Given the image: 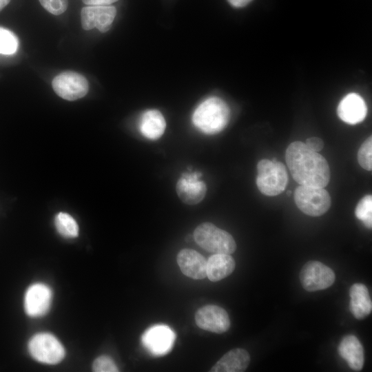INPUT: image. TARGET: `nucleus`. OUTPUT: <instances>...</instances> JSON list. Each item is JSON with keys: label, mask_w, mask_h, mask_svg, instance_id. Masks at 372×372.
<instances>
[{"label": "nucleus", "mask_w": 372, "mask_h": 372, "mask_svg": "<svg viewBox=\"0 0 372 372\" xmlns=\"http://www.w3.org/2000/svg\"><path fill=\"white\" fill-rule=\"evenodd\" d=\"M88 6H110L118 0H81Z\"/></svg>", "instance_id": "nucleus-28"}, {"label": "nucleus", "mask_w": 372, "mask_h": 372, "mask_svg": "<svg viewBox=\"0 0 372 372\" xmlns=\"http://www.w3.org/2000/svg\"><path fill=\"white\" fill-rule=\"evenodd\" d=\"M285 158L293 178L300 185L324 187L330 180L327 160L301 141L289 144Z\"/></svg>", "instance_id": "nucleus-1"}, {"label": "nucleus", "mask_w": 372, "mask_h": 372, "mask_svg": "<svg viewBox=\"0 0 372 372\" xmlns=\"http://www.w3.org/2000/svg\"><path fill=\"white\" fill-rule=\"evenodd\" d=\"M349 309L358 320L367 317L372 311V302L367 287L362 283L353 284L349 289Z\"/></svg>", "instance_id": "nucleus-18"}, {"label": "nucleus", "mask_w": 372, "mask_h": 372, "mask_svg": "<svg viewBox=\"0 0 372 372\" xmlns=\"http://www.w3.org/2000/svg\"><path fill=\"white\" fill-rule=\"evenodd\" d=\"M202 173L194 172L183 173L176 185V194L180 200L187 205H196L205 196L207 186L200 180Z\"/></svg>", "instance_id": "nucleus-11"}, {"label": "nucleus", "mask_w": 372, "mask_h": 372, "mask_svg": "<svg viewBox=\"0 0 372 372\" xmlns=\"http://www.w3.org/2000/svg\"><path fill=\"white\" fill-rule=\"evenodd\" d=\"M143 346L154 355L168 353L175 340L174 331L166 325H155L148 329L142 336Z\"/></svg>", "instance_id": "nucleus-13"}, {"label": "nucleus", "mask_w": 372, "mask_h": 372, "mask_svg": "<svg viewBox=\"0 0 372 372\" xmlns=\"http://www.w3.org/2000/svg\"><path fill=\"white\" fill-rule=\"evenodd\" d=\"M28 351L37 361L48 364L60 362L65 353L60 341L49 333L34 335L28 342Z\"/></svg>", "instance_id": "nucleus-6"}, {"label": "nucleus", "mask_w": 372, "mask_h": 372, "mask_svg": "<svg viewBox=\"0 0 372 372\" xmlns=\"http://www.w3.org/2000/svg\"><path fill=\"white\" fill-rule=\"evenodd\" d=\"M11 0H0V11H1Z\"/></svg>", "instance_id": "nucleus-30"}, {"label": "nucleus", "mask_w": 372, "mask_h": 372, "mask_svg": "<svg viewBox=\"0 0 372 372\" xmlns=\"http://www.w3.org/2000/svg\"><path fill=\"white\" fill-rule=\"evenodd\" d=\"M287 195L289 196L291 194V191L289 190V191L287 192Z\"/></svg>", "instance_id": "nucleus-31"}, {"label": "nucleus", "mask_w": 372, "mask_h": 372, "mask_svg": "<svg viewBox=\"0 0 372 372\" xmlns=\"http://www.w3.org/2000/svg\"><path fill=\"white\" fill-rule=\"evenodd\" d=\"M235 260L230 254H215L207 260L206 275L210 281H219L234 270Z\"/></svg>", "instance_id": "nucleus-19"}, {"label": "nucleus", "mask_w": 372, "mask_h": 372, "mask_svg": "<svg viewBox=\"0 0 372 372\" xmlns=\"http://www.w3.org/2000/svg\"><path fill=\"white\" fill-rule=\"evenodd\" d=\"M166 122L157 110L145 112L140 119L139 129L143 136L149 140L158 139L165 132Z\"/></svg>", "instance_id": "nucleus-20"}, {"label": "nucleus", "mask_w": 372, "mask_h": 372, "mask_svg": "<svg viewBox=\"0 0 372 372\" xmlns=\"http://www.w3.org/2000/svg\"><path fill=\"white\" fill-rule=\"evenodd\" d=\"M195 242L205 250L214 254H231L236 249V242L227 231L211 223H203L194 231Z\"/></svg>", "instance_id": "nucleus-4"}, {"label": "nucleus", "mask_w": 372, "mask_h": 372, "mask_svg": "<svg viewBox=\"0 0 372 372\" xmlns=\"http://www.w3.org/2000/svg\"><path fill=\"white\" fill-rule=\"evenodd\" d=\"M41 5L54 15L63 14L68 8V0H39Z\"/></svg>", "instance_id": "nucleus-26"}, {"label": "nucleus", "mask_w": 372, "mask_h": 372, "mask_svg": "<svg viewBox=\"0 0 372 372\" xmlns=\"http://www.w3.org/2000/svg\"><path fill=\"white\" fill-rule=\"evenodd\" d=\"M335 276L333 270L319 261H309L302 268L300 280L307 291L325 289L334 282Z\"/></svg>", "instance_id": "nucleus-8"}, {"label": "nucleus", "mask_w": 372, "mask_h": 372, "mask_svg": "<svg viewBox=\"0 0 372 372\" xmlns=\"http://www.w3.org/2000/svg\"><path fill=\"white\" fill-rule=\"evenodd\" d=\"M54 224L58 232L65 238H75L79 235V226L70 214L60 212L55 216Z\"/></svg>", "instance_id": "nucleus-21"}, {"label": "nucleus", "mask_w": 372, "mask_h": 372, "mask_svg": "<svg viewBox=\"0 0 372 372\" xmlns=\"http://www.w3.org/2000/svg\"><path fill=\"white\" fill-rule=\"evenodd\" d=\"M338 351L351 369L355 371L362 369L364 362V349L356 336L345 335L338 345Z\"/></svg>", "instance_id": "nucleus-16"}, {"label": "nucleus", "mask_w": 372, "mask_h": 372, "mask_svg": "<svg viewBox=\"0 0 372 372\" xmlns=\"http://www.w3.org/2000/svg\"><path fill=\"white\" fill-rule=\"evenodd\" d=\"M355 214L368 229L372 227V196L366 195L361 198L357 204Z\"/></svg>", "instance_id": "nucleus-22"}, {"label": "nucleus", "mask_w": 372, "mask_h": 372, "mask_svg": "<svg viewBox=\"0 0 372 372\" xmlns=\"http://www.w3.org/2000/svg\"><path fill=\"white\" fill-rule=\"evenodd\" d=\"M176 261L185 276L195 280L207 277V260L196 251L192 249L180 250L177 255Z\"/></svg>", "instance_id": "nucleus-15"}, {"label": "nucleus", "mask_w": 372, "mask_h": 372, "mask_svg": "<svg viewBox=\"0 0 372 372\" xmlns=\"http://www.w3.org/2000/svg\"><path fill=\"white\" fill-rule=\"evenodd\" d=\"M304 143L309 148L317 152L321 151L324 147L323 141L316 136L307 138Z\"/></svg>", "instance_id": "nucleus-27"}, {"label": "nucleus", "mask_w": 372, "mask_h": 372, "mask_svg": "<svg viewBox=\"0 0 372 372\" xmlns=\"http://www.w3.org/2000/svg\"><path fill=\"white\" fill-rule=\"evenodd\" d=\"M294 200L298 209L311 216H320L331 207V199L324 187L300 185L294 192Z\"/></svg>", "instance_id": "nucleus-5"}, {"label": "nucleus", "mask_w": 372, "mask_h": 372, "mask_svg": "<svg viewBox=\"0 0 372 372\" xmlns=\"http://www.w3.org/2000/svg\"><path fill=\"white\" fill-rule=\"evenodd\" d=\"M230 118L227 104L218 97H210L202 102L192 116L194 125L206 134H216L223 130Z\"/></svg>", "instance_id": "nucleus-2"}, {"label": "nucleus", "mask_w": 372, "mask_h": 372, "mask_svg": "<svg viewBox=\"0 0 372 372\" xmlns=\"http://www.w3.org/2000/svg\"><path fill=\"white\" fill-rule=\"evenodd\" d=\"M250 362L249 353L236 348L226 353L209 370L210 372H242Z\"/></svg>", "instance_id": "nucleus-17"}, {"label": "nucleus", "mask_w": 372, "mask_h": 372, "mask_svg": "<svg viewBox=\"0 0 372 372\" xmlns=\"http://www.w3.org/2000/svg\"><path fill=\"white\" fill-rule=\"evenodd\" d=\"M52 298V292L48 285L40 282L30 285L24 298L26 313L33 318L43 316L50 309Z\"/></svg>", "instance_id": "nucleus-12"}, {"label": "nucleus", "mask_w": 372, "mask_h": 372, "mask_svg": "<svg viewBox=\"0 0 372 372\" xmlns=\"http://www.w3.org/2000/svg\"><path fill=\"white\" fill-rule=\"evenodd\" d=\"M92 369L96 372H117L118 369L114 360L107 355H101L95 359Z\"/></svg>", "instance_id": "nucleus-25"}, {"label": "nucleus", "mask_w": 372, "mask_h": 372, "mask_svg": "<svg viewBox=\"0 0 372 372\" xmlns=\"http://www.w3.org/2000/svg\"><path fill=\"white\" fill-rule=\"evenodd\" d=\"M57 95L68 101H75L85 96L89 90L88 81L82 74L66 71L56 75L52 82Z\"/></svg>", "instance_id": "nucleus-7"}, {"label": "nucleus", "mask_w": 372, "mask_h": 372, "mask_svg": "<svg viewBox=\"0 0 372 372\" xmlns=\"http://www.w3.org/2000/svg\"><path fill=\"white\" fill-rule=\"evenodd\" d=\"M116 14L112 6H89L81 11V23L85 30L97 28L101 32L110 30Z\"/></svg>", "instance_id": "nucleus-10"}, {"label": "nucleus", "mask_w": 372, "mask_h": 372, "mask_svg": "<svg viewBox=\"0 0 372 372\" xmlns=\"http://www.w3.org/2000/svg\"><path fill=\"white\" fill-rule=\"evenodd\" d=\"M18 39L12 32L0 27V54L14 53L18 48Z\"/></svg>", "instance_id": "nucleus-23"}, {"label": "nucleus", "mask_w": 372, "mask_h": 372, "mask_svg": "<svg viewBox=\"0 0 372 372\" xmlns=\"http://www.w3.org/2000/svg\"><path fill=\"white\" fill-rule=\"evenodd\" d=\"M195 322L199 328L219 334L226 332L231 324L227 312L214 304L200 308L196 312Z\"/></svg>", "instance_id": "nucleus-9"}, {"label": "nucleus", "mask_w": 372, "mask_h": 372, "mask_svg": "<svg viewBox=\"0 0 372 372\" xmlns=\"http://www.w3.org/2000/svg\"><path fill=\"white\" fill-rule=\"evenodd\" d=\"M337 113L342 121L350 125H355L365 118L367 107L361 96L351 92L340 101L337 108Z\"/></svg>", "instance_id": "nucleus-14"}, {"label": "nucleus", "mask_w": 372, "mask_h": 372, "mask_svg": "<svg viewBox=\"0 0 372 372\" xmlns=\"http://www.w3.org/2000/svg\"><path fill=\"white\" fill-rule=\"evenodd\" d=\"M252 0H227L232 6L242 8L248 5Z\"/></svg>", "instance_id": "nucleus-29"}, {"label": "nucleus", "mask_w": 372, "mask_h": 372, "mask_svg": "<svg viewBox=\"0 0 372 372\" xmlns=\"http://www.w3.org/2000/svg\"><path fill=\"white\" fill-rule=\"evenodd\" d=\"M256 185L264 195L274 196L282 193L288 183L285 165L276 158L260 160L257 165Z\"/></svg>", "instance_id": "nucleus-3"}, {"label": "nucleus", "mask_w": 372, "mask_h": 372, "mask_svg": "<svg viewBox=\"0 0 372 372\" xmlns=\"http://www.w3.org/2000/svg\"><path fill=\"white\" fill-rule=\"evenodd\" d=\"M360 165L367 171L372 169V137L369 136L361 145L358 152Z\"/></svg>", "instance_id": "nucleus-24"}]
</instances>
